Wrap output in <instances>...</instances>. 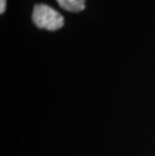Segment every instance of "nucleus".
<instances>
[{"mask_svg":"<svg viewBox=\"0 0 155 156\" xmlns=\"http://www.w3.org/2000/svg\"><path fill=\"white\" fill-rule=\"evenodd\" d=\"M32 21L38 28L55 31L64 26V17L47 4H35L32 11Z\"/></svg>","mask_w":155,"mask_h":156,"instance_id":"nucleus-1","label":"nucleus"},{"mask_svg":"<svg viewBox=\"0 0 155 156\" xmlns=\"http://www.w3.org/2000/svg\"><path fill=\"white\" fill-rule=\"evenodd\" d=\"M6 9V0H0V13L3 14Z\"/></svg>","mask_w":155,"mask_h":156,"instance_id":"nucleus-3","label":"nucleus"},{"mask_svg":"<svg viewBox=\"0 0 155 156\" xmlns=\"http://www.w3.org/2000/svg\"><path fill=\"white\" fill-rule=\"evenodd\" d=\"M58 5L65 10L71 12H81L86 8V0H57Z\"/></svg>","mask_w":155,"mask_h":156,"instance_id":"nucleus-2","label":"nucleus"}]
</instances>
